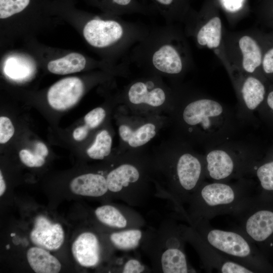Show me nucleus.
I'll return each mask as SVG.
<instances>
[{"mask_svg": "<svg viewBox=\"0 0 273 273\" xmlns=\"http://www.w3.org/2000/svg\"><path fill=\"white\" fill-rule=\"evenodd\" d=\"M112 3L119 7H122L125 10V8H128L132 4V0H111Z\"/></svg>", "mask_w": 273, "mask_h": 273, "instance_id": "36", "label": "nucleus"}, {"mask_svg": "<svg viewBox=\"0 0 273 273\" xmlns=\"http://www.w3.org/2000/svg\"><path fill=\"white\" fill-rule=\"evenodd\" d=\"M89 129L85 124L76 127L73 132L74 139L78 142L83 141L87 137Z\"/></svg>", "mask_w": 273, "mask_h": 273, "instance_id": "33", "label": "nucleus"}, {"mask_svg": "<svg viewBox=\"0 0 273 273\" xmlns=\"http://www.w3.org/2000/svg\"><path fill=\"white\" fill-rule=\"evenodd\" d=\"M6 248H7V249H9L10 248V245H7L6 246Z\"/></svg>", "mask_w": 273, "mask_h": 273, "instance_id": "41", "label": "nucleus"}, {"mask_svg": "<svg viewBox=\"0 0 273 273\" xmlns=\"http://www.w3.org/2000/svg\"><path fill=\"white\" fill-rule=\"evenodd\" d=\"M129 64L152 74L175 76L187 68L190 55L182 33L172 24L150 28L131 49Z\"/></svg>", "mask_w": 273, "mask_h": 273, "instance_id": "1", "label": "nucleus"}, {"mask_svg": "<svg viewBox=\"0 0 273 273\" xmlns=\"http://www.w3.org/2000/svg\"><path fill=\"white\" fill-rule=\"evenodd\" d=\"M256 176L262 188L266 191H273V161L266 162L260 166L255 165Z\"/></svg>", "mask_w": 273, "mask_h": 273, "instance_id": "26", "label": "nucleus"}, {"mask_svg": "<svg viewBox=\"0 0 273 273\" xmlns=\"http://www.w3.org/2000/svg\"><path fill=\"white\" fill-rule=\"evenodd\" d=\"M239 93L242 108L247 112H251L262 103L266 92L262 81L251 74L241 81Z\"/></svg>", "mask_w": 273, "mask_h": 273, "instance_id": "17", "label": "nucleus"}, {"mask_svg": "<svg viewBox=\"0 0 273 273\" xmlns=\"http://www.w3.org/2000/svg\"><path fill=\"white\" fill-rule=\"evenodd\" d=\"M33 152L44 158L47 157L49 154V150L47 147L42 142H38L35 144Z\"/></svg>", "mask_w": 273, "mask_h": 273, "instance_id": "34", "label": "nucleus"}, {"mask_svg": "<svg viewBox=\"0 0 273 273\" xmlns=\"http://www.w3.org/2000/svg\"><path fill=\"white\" fill-rule=\"evenodd\" d=\"M262 22L273 30V8L270 13L263 18V22Z\"/></svg>", "mask_w": 273, "mask_h": 273, "instance_id": "35", "label": "nucleus"}, {"mask_svg": "<svg viewBox=\"0 0 273 273\" xmlns=\"http://www.w3.org/2000/svg\"><path fill=\"white\" fill-rule=\"evenodd\" d=\"M157 3L159 4L160 6H163L164 8H169L171 7L173 3L174 0H154Z\"/></svg>", "mask_w": 273, "mask_h": 273, "instance_id": "37", "label": "nucleus"}, {"mask_svg": "<svg viewBox=\"0 0 273 273\" xmlns=\"http://www.w3.org/2000/svg\"><path fill=\"white\" fill-rule=\"evenodd\" d=\"M27 258L30 266L36 273H58L61 268L58 259L39 247L29 249Z\"/></svg>", "mask_w": 273, "mask_h": 273, "instance_id": "20", "label": "nucleus"}, {"mask_svg": "<svg viewBox=\"0 0 273 273\" xmlns=\"http://www.w3.org/2000/svg\"><path fill=\"white\" fill-rule=\"evenodd\" d=\"M261 70L267 76H273V31L269 34L264 51Z\"/></svg>", "mask_w": 273, "mask_h": 273, "instance_id": "28", "label": "nucleus"}, {"mask_svg": "<svg viewBox=\"0 0 273 273\" xmlns=\"http://www.w3.org/2000/svg\"><path fill=\"white\" fill-rule=\"evenodd\" d=\"M112 138L106 130H103L96 135L94 143L87 149V155L92 159L102 160L108 156L112 148Z\"/></svg>", "mask_w": 273, "mask_h": 273, "instance_id": "25", "label": "nucleus"}, {"mask_svg": "<svg viewBox=\"0 0 273 273\" xmlns=\"http://www.w3.org/2000/svg\"><path fill=\"white\" fill-rule=\"evenodd\" d=\"M14 126L10 118L6 116L0 117V143H7L13 136Z\"/></svg>", "mask_w": 273, "mask_h": 273, "instance_id": "31", "label": "nucleus"}, {"mask_svg": "<svg viewBox=\"0 0 273 273\" xmlns=\"http://www.w3.org/2000/svg\"><path fill=\"white\" fill-rule=\"evenodd\" d=\"M192 226L213 247L230 259L253 270L259 263L258 254L253 243L239 231H224L213 228L209 220L191 221Z\"/></svg>", "mask_w": 273, "mask_h": 273, "instance_id": "5", "label": "nucleus"}, {"mask_svg": "<svg viewBox=\"0 0 273 273\" xmlns=\"http://www.w3.org/2000/svg\"><path fill=\"white\" fill-rule=\"evenodd\" d=\"M30 237L37 247L56 250L61 247L64 242V233L59 223H53L46 217L40 215L35 219Z\"/></svg>", "mask_w": 273, "mask_h": 273, "instance_id": "12", "label": "nucleus"}, {"mask_svg": "<svg viewBox=\"0 0 273 273\" xmlns=\"http://www.w3.org/2000/svg\"><path fill=\"white\" fill-rule=\"evenodd\" d=\"M95 213L100 222L108 226L119 229H126L129 226V220L124 213L112 205L100 206Z\"/></svg>", "mask_w": 273, "mask_h": 273, "instance_id": "23", "label": "nucleus"}, {"mask_svg": "<svg viewBox=\"0 0 273 273\" xmlns=\"http://www.w3.org/2000/svg\"><path fill=\"white\" fill-rule=\"evenodd\" d=\"M70 188L75 194L92 197L102 196L109 191L106 178L93 173L75 177L70 182Z\"/></svg>", "mask_w": 273, "mask_h": 273, "instance_id": "18", "label": "nucleus"}, {"mask_svg": "<svg viewBox=\"0 0 273 273\" xmlns=\"http://www.w3.org/2000/svg\"><path fill=\"white\" fill-rule=\"evenodd\" d=\"M71 250L75 259L83 266H95L100 261L99 242L92 233L81 234L73 242Z\"/></svg>", "mask_w": 273, "mask_h": 273, "instance_id": "16", "label": "nucleus"}, {"mask_svg": "<svg viewBox=\"0 0 273 273\" xmlns=\"http://www.w3.org/2000/svg\"><path fill=\"white\" fill-rule=\"evenodd\" d=\"M138 169L131 164H121L111 170L107 175L106 180L109 191L119 193L129 190L140 178Z\"/></svg>", "mask_w": 273, "mask_h": 273, "instance_id": "19", "label": "nucleus"}, {"mask_svg": "<svg viewBox=\"0 0 273 273\" xmlns=\"http://www.w3.org/2000/svg\"><path fill=\"white\" fill-rule=\"evenodd\" d=\"M269 34L261 36L259 40L245 35L239 40V47L242 56V67L246 73L252 74L261 70V63Z\"/></svg>", "mask_w": 273, "mask_h": 273, "instance_id": "14", "label": "nucleus"}, {"mask_svg": "<svg viewBox=\"0 0 273 273\" xmlns=\"http://www.w3.org/2000/svg\"><path fill=\"white\" fill-rule=\"evenodd\" d=\"M6 189L5 181L4 179L2 171H0V196H2Z\"/></svg>", "mask_w": 273, "mask_h": 273, "instance_id": "38", "label": "nucleus"}, {"mask_svg": "<svg viewBox=\"0 0 273 273\" xmlns=\"http://www.w3.org/2000/svg\"><path fill=\"white\" fill-rule=\"evenodd\" d=\"M184 240H186L184 230H178L172 237L169 246L161 254L160 265L162 272H191L184 249Z\"/></svg>", "mask_w": 273, "mask_h": 273, "instance_id": "13", "label": "nucleus"}, {"mask_svg": "<svg viewBox=\"0 0 273 273\" xmlns=\"http://www.w3.org/2000/svg\"><path fill=\"white\" fill-rule=\"evenodd\" d=\"M21 162L29 167H39L45 163V158L27 149H22L19 153Z\"/></svg>", "mask_w": 273, "mask_h": 273, "instance_id": "29", "label": "nucleus"}, {"mask_svg": "<svg viewBox=\"0 0 273 273\" xmlns=\"http://www.w3.org/2000/svg\"><path fill=\"white\" fill-rule=\"evenodd\" d=\"M173 173L172 195L179 203L188 202L205 177L204 158L190 152L180 154L175 160Z\"/></svg>", "mask_w": 273, "mask_h": 273, "instance_id": "8", "label": "nucleus"}, {"mask_svg": "<svg viewBox=\"0 0 273 273\" xmlns=\"http://www.w3.org/2000/svg\"><path fill=\"white\" fill-rule=\"evenodd\" d=\"M186 240L198 252L205 268L221 273H253L249 268L232 260L208 243L192 227L184 228Z\"/></svg>", "mask_w": 273, "mask_h": 273, "instance_id": "9", "label": "nucleus"}, {"mask_svg": "<svg viewBox=\"0 0 273 273\" xmlns=\"http://www.w3.org/2000/svg\"><path fill=\"white\" fill-rule=\"evenodd\" d=\"M11 237H13V236H15V233H12L10 235Z\"/></svg>", "mask_w": 273, "mask_h": 273, "instance_id": "40", "label": "nucleus"}, {"mask_svg": "<svg viewBox=\"0 0 273 273\" xmlns=\"http://www.w3.org/2000/svg\"><path fill=\"white\" fill-rule=\"evenodd\" d=\"M188 32L194 36L199 47L215 49L219 47L222 39V22L218 16L204 23L188 22Z\"/></svg>", "mask_w": 273, "mask_h": 273, "instance_id": "15", "label": "nucleus"}, {"mask_svg": "<svg viewBox=\"0 0 273 273\" xmlns=\"http://www.w3.org/2000/svg\"><path fill=\"white\" fill-rule=\"evenodd\" d=\"M142 236L140 230L130 228L112 233L110 239L117 249L128 251L134 249L139 245Z\"/></svg>", "mask_w": 273, "mask_h": 273, "instance_id": "24", "label": "nucleus"}, {"mask_svg": "<svg viewBox=\"0 0 273 273\" xmlns=\"http://www.w3.org/2000/svg\"><path fill=\"white\" fill-rule=\"evenodd\" d=\"M105 117V110L102 107H97L87 113L84 117V120L85 125L90 129H94L100 125Z\"/></svg>", "mask_w": 273, "mask_h": 273, "instance_id": "30", "label": "nucleus"}, {"mask_svg": "<svg viewBox=\"0 0 273 273\" xmlns=\"http://www.w3.org/2000/svg\"><path fill=\"white\" fill-rule=\"evenodd\" d=\"M251 183L242 178L237 183L203 182L190 197V222L223 214H231L252 196Z\"/></svg>", "mask_w": 273, "mask_h": 273, "instance_id": "2", "label": "nucleus"}, {"mask_svg": "<svg viewBox=\"0 0 273 273\" xmlns=\"http://www.w3.org/2000/svg\"><path fill=\"white\" fill-rule=\"evenodd\" d=\"M30 0H0V18L6 19L22 12Z\"/></svg>", "mask_w": 273, "mask_h": 273, "instance_id": "27", "label": "nucleus"}, {"mask_svg": "<svg viewBox=\"0 0 273 273\" xmlns=\"http://www.w3.org/2000/svg\"><path fill=\"white\" fill-rule=\"evenodd\" d=\"M86 63V59L82 55L72 53L49 62L47 68L52 73L66 75L81 71L85 67Z\"/></svg>", "mask_w": 273, "mask_h": 273, "instance_id": "21", "label": "nucleus"}, {"mask_svg": "<svg viewBox=\"0 0 273 273\" xmlns=\"http://www.w3.org/2000/svg\"><path fill=\"white\" fill-rule=\"evenodd\" d=\"M182 119L190 129L199 132L209 144H220L230 137L234 128V119L230 110L210 98L193 100L185 107Z\"/></svg>", "mask_w": 273, "mask_h": 273, "instance_id": "4", "label": "nucleus"}, {"mask_svg": "<svg viewBox=\"0 0 273 273\" xmlns=\"http://www.w3.org/2000/svg\"><path fill=\"white\" fill-rule=\"evenodd\" d=\"M84 90V83L79 78L66 77L50 87L47 93L48 102L55 110H66L77 103Z\"/></svg>", "mask_w": 273, "mask_h": 273, "instance_id": "10", "label": "nucleus"}, {"mask_svg": "<svg viewBox=\"0 0 273 273\" xmlns=\"http://www.w3.org/2000/svg\"><path fill=\"white\" fill-rule=\"evenodd\" d=\"M149 30V28L139 23L95 18L86 23L83 35L90 46L101 50H109L115 58L128 63L131 49Z\"/></svg>", "mask_w": 273, "mask_h": 273, "instance_id": "3", "label": "nucleus"}, {"mask_svg": "<svg viewBox=\"0 0 273 273\" xmlns=\"http://www.w3.org/2000/svg\"><path fill=\"white\" fill-rule=\"evenodd\" d=\"M119 134L121 139L133 148L142 146L149 142L156 135V126L148 123L142 125L135 130L126 125L119 127Z\"/></svg>", "mask_w": 273, "mask_h": 273, "instance_id": "22", "label": "nucleus"}, {"mask_svg": "<svg viewBox=\"0 0 273 273\" xmlns=\"http://www.w3.org/2000/svg\"><path fill=\"white\" fill-rule=\"evenodd\" d=\"M126 94L131 104L154 107L162 105L167 97L165 87L155 78L134 81L128 87Z\"/></svg>", "mask_w": 273, "mask_h": 273, "instance_id": "11", "label": "nucleus"}, {"mask_svg": "<svg viewBox=\"0 0 273 273\" xmlns=\"http://www.w3.org/2000/svg\"><path fill=\"white\" fill-rule=\"evenodd\" d=\"M145 266L138 259H130L124 264L123 273H141L144 271Z\"/></svg>", "mask_w": 273, "mask_h": 273, "instance_id": "32", "label": "nucleus"}, {"mask_svg": "<svg viewBox=\"0 0 273 273\" xmlns=\"http://www.w3.org/2000/svg\"><path fill=\"white\" fill-rule=\"evenodd\" d=\"M266 103L268 106L273 111V90L268 93L266 97Z\"/></svg>", "mask_w": 273, "mask_h": 273, "instance_id": "39", "label": "nucleus"}, {"mask_svg": "<svg viewBox=\"0 0 273 273\" xmlns=\"http://www.w3.org/2000/svg\"><path fill=\"white\" fill-rule=\"evenodd\" d=\"M204 159L205 177L214 181L242 178L254 167L250 153L224 146L210 149Z\"/></svg>", "mask_w": 273, "mask_h": 273, "instance_id": "6", "label": "nucleus"}, {"mask_svg": "<svg viewBox=\"0 0 273 273\" xmlns=\"http://www.w3.org/2000/svg\"><path fill=\"white\" fill-rule=\"evenodd\" d=\"M238 222V231L253 243H261L273 235V211L261 209L252 196L232 214Z\"/></svg>", "mask_w": 273, "mask_h": 273, "instance_id": "7", "label": "nucleus"}]
</instances>
